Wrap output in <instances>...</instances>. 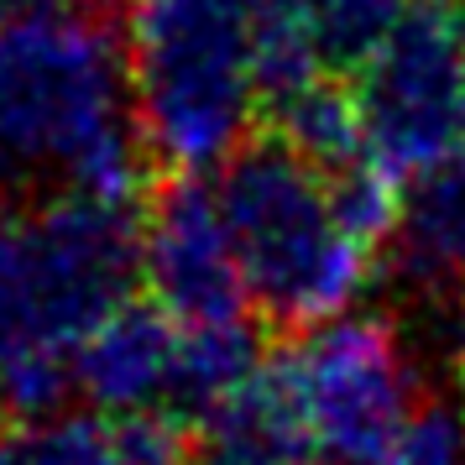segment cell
Returning <instances> with one entry per match:
<instances>
[{"label":"cell","mask_w":465,"mask_h":465,"mask_svg":"<svg viewBox=\"0 0 465 465\" xmlns=\"http://www.w3.org/2000/svg\"><path fill=\"white\" fill-rule=\"evenodd\" d=\"M256 371H262V340H256L252 314L183 324L173 413H183V419H204V413H214L231 392H241Z\"/></svg>","instance_id":"11"},{"label":"cell","mask_w":465,"mask_h":465,"mask_svg":"<svg viewBox=\"0 0 465 465\" xmlns=\"http://www.w3.org/2000/svg\"><path fill=\"white\" fill-rule=\"evenodd\" d=\"M37 5H53V0H0V22H11V16H26V11H37Z\"/></svg>","instance_id":"17"},{"label":"cell","mask_w":465,"mask_h":465,"mask_svg":"<svg viewBox=\"0 0 465 465\" xmlns=\"http://www.w3.org/2000/svg\"><path fill=\"white\" fill-rule=\"evenodd\" d=\"M314 460L356 465L419 408V371L398 330L377 314H335L309 324L272 361Z\"/></svg>","instance_id":"5"},{"label":"cell","mask_w":465,"mask_h":465,"mask_svg":"<svg viewBox=\"0 0 465 465\" xmlns=\"http://www.w3.org/2000/svg\"><path fill=\"white\" fill-rule=\"evenodd\" d=\"M413 0H303V16L314 26L319 53L330 68H361L377 43L402 22Z\"/></svg>","instance_id":"15"},{"label":"cell","mask_w":465,"mask_h":465,"mask_svg":"<svg viewBox=\"0 0 465 465\" xmlns=\"http://www.w3.org/2000/svg\"><path fill=\"white\" fill-rule=\"evenodd\" d=\"M252 53H256V89L262 100L288 105L293 94L324 79V53L303 0H256L252 5Z\"/></svg>","instance_id":"13"},{"label":"cell","mask_w":465,"mask_h":465,"mask_svg":"<svg viewBox=\"0 0 465 465\" xmlns=\"http://www.w3.org/2000/svg\"><path fill=\"white\" fill-rule=\"evenodd\" d=\"M136 272L142 225L126 199L58 193L43 204H0V366L74 356L131 298Z\"/></svg>","instance_id":"3"},{"label":"cell","mask_w":465,"mask_h":465,"mask_svg":"<svg viewBox=\"0 0 465 465\" xmlns=\"http://www.w3.org/2000/svg\"><path fill=\"white\" fill-rule=\"evenodd\" d=\"M214 193L262 319L309 330L356 303L371 272V241L345 220L330 168L303 157L288 136H262L220 163Z\"/></svg>","instance_id":"2"},{"label":"cell","mask_w":465,"mask_h":465,"mask_svg":"<svg viewBox=\"0 0 465 465\" xmlns=\"http://www.w3.org/2000/svg\"><path fill=\"white\" fill-rule=\"evenodd\" d=\"M0 465H136L126 423L110 413H43L0 429Z\"/></svg>","instance_id":"12"},{"label":"cell","mask_w":465,"mask_h":465,"mask_svg":"<svg viewBox=\"0 0 465 465\" xmlns=\"http://www.w3.org/2000/svg\"><path fill=\"white\" fill-rule=\"evenodd\" d=\"M142 277L178 324L231 319L252 309L225 214H220V193L199 173L173 178L152 199L142 225Z\"/></svg>","instance_id":"7"},{"label":"cell","mask_w":465,"mask_h":465,"mask_svg":"<svg viewBox=\"0 0 465 465\" xmlns=\"http://www.w3.org/2000/svg\"><path fill=\"white\" fill-rule=\"evenodd\" d=\"M314 444L277 381L272 361L241 392L199 419L189 465H309Z\"/></svg>","instance_id":"10"},{"label":"cell","mask_w":465,"mask_h":465,"mask_svg":"<svg viewBox=\"0 0 465 465\" xmlns=\"http://www.w3.org/2000/svg\"><path fill=\"white\" fill-rule=\"evenodd\" d=\"M366 157L419 178L465 142V22L444 0H413L356 79Z\"/></svg>","instance_id":"6"},{"label":"cell","mask_w":465,"mask_h":465,"mask_svg":"<svg viewBox=\"0 0 465 465\" xmlns=\"http://www.w3.org/2000/svg\"><path fill=\"white\" fill-rule=\"evenodd\" d=\"M398 272L419 288H460L465 282V142L402 189L392 225Z\"/></svg>","instance_id":"9"},{"label":"cell","mask_w":465,"mask_h":465,"mask_svg":"<svg viewBox=\"0 0 465 465\" xmlns=\"http://www.w3.org/2000/svg\"><path fill=\"white\" fill-rule=\"evenodd\" d=\"M356 465H465V408L419 402L392 440H381Z\"/></svg>","instance_id":"16"},{"label":"cell","mask_w":465,"mask_h":465,"mask_svg":"<svg viewBox=\"0 0 465 465\" xmlns=\"http://www.w3.org/2000/svg\"><path fill=\"white\" fill-rule=\"evenodd\" d=\"M178 351L183 324L152 298V303H115L74 351V381L110 419L173 408L178 387Z\"/></svg>","instance_id":"8"},{"label":"cell","mask_w":465,"mask_h":465,"mask_svg":"<svg viewBox=\"0 0 465 465\" xmlns=\"http://www.w3.org/2000/svg\"><path fill=\"white\" fill-rule=\"evenodd\" d=\"M256 0H136L131 89L147 147L183 173L225 163L262 100L252 53Z\"/></svg>","instance_id":"4"},{"label":"cell","mask_w":465,"mask_h":465,"mask_svg":"<svg viewBox=\"0 0 465 465\" xmlns=\"http://www.w3.org/2000/svg\"><path fill=\"white\" fill-rule=\"evenodd\" d=\"M277 110H282V136L303 157H314L319 168H345V163L366 157L356 89H335L330 79H319V84H309L303 94H293Z\"/></svg>","instance_id":"14"},{"label":"cell","mask_w":465,"mask_h":465,"mask_svg":"<svg viewBox=\"0 0 465 465\" xmlns=\"http://www.w3.org/2000/svg\"><path fill=\"white\" fill-rule=\"evenodd\" d=\"M147 131L115 26L79 0L0 22V204L136 199Z\"/></svg>","instance_id":"1"},{"label":"cell","mask_w":465,"mask_h":465,"mask_svg":"<svg viewBox=\"0 0 465 465\" xmlns=\"http://www.w3.org/2000/svg\"><path fill=\"white\" fill-rule=\"evenodd\" d=\"M455 356H460V392H465V309L455 319Z\"/></svg>","instance_id":"18"}]
</instances>
